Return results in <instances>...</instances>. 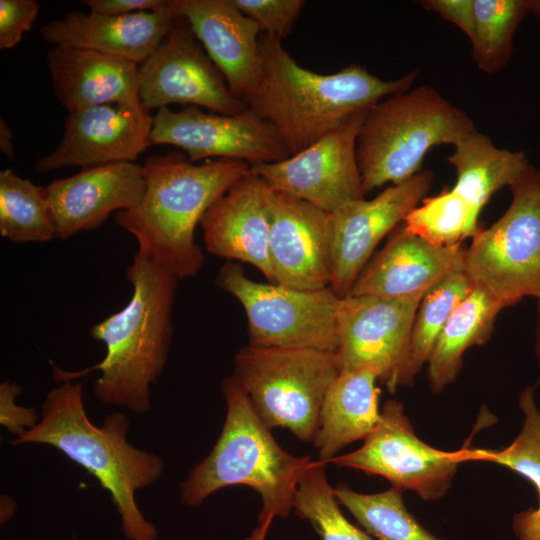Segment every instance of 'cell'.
Returning <instances> with one entry per match:
<instances>
[{"label": "cell", "mask_w": 540, "mask_h": 540, "mask_svg": "<svg viewBox=\"0 0 540 540\" xmlns=\"http://www.w3.org/2000/svg\"><path fill=\"white\" fill-rule=\"evenodd\" d=\"M45 187L56 237L64 240L100 227L113 212L136 206L145 180L142 165L121 162L82 168Z\"/></svg>", "instance_id": "cell-18"}, {"label": "cell", "mask_w": 540, "mask_h": 540, "mask_svg": "<svg viewBox=\"0 0 540 540\" xmlns=\"http://www.w3.org/2000/svg\"><path fill=\"white\" fill-rule=\"evenodd\" d=\"M22 391V387L8 380L0 384V422L10 433L16 437L34 427L38 418L34 408H26L15 403V398Z\"/></svg>", "instance_id": "cell-36"}, {"label": "cell", "mask_w": 540, "mask_h": 540, "mask_svg": "<svg viewBox=\"0 0 540 540\" xmlns=\"http://www.w3.org/2000/svg\"><path fill=\"white\" fill-rule=\"evenodd\" d=\"M139 96L149 110L184 104L234 115L248 107L230 90L182 16L175 19L155 52L139 65Z\"/></svg>", "instance_id": "cell-12"}, {"label": "cell", "mask_w": 540, "mask_h": 540, "mask_svg": "<svg viewBox=\"0 0 540 540\" xmlns=\"http://www.w3.org/2000/svg\"><path fill=\"white\" fill-rule=\"evenodd\" d=\"M370 369L340 372L330 386L320 411L313 441L319 460L327 462L348 444L365 439L380 418L376 386Z\"/></svg>", "instance_id": "cell-24"}, {"label": "cell", "mask_w": 540, "mask_h": 540, "mask_svg": "<svg viewBox=\"0 0 540 540\" xmlns=\"http://www.w3.org/2000/svg\"><path fill=\"white\" fill-rule=\"evenodd\" d=\"M472 285L465 271L455 272L438 281L423 296L410 339V366L414 376L427 364L442 329Z\"/></svg>", "instance_id": "cell-33"}, {"label": "cell", "mask_w": 540, "mask_h": 540, "mask_svg": "<svg viewBox=\"0 0 540 540\" xmlns=\"http://www.w3.org/2000/svg\"><path fill=\"white\" fill-rule=\"evenodd\" d=\"M273 519L274 517H269L265 521L259 523L246 540H265Z\"/></svg>", "instance_id": "cell-40"}, {"label": "cell", "mask_w": 540, "mask_h": 540, "mask_svg": "<svg viewBox=\"0 0 540 540\" xmlns=\"http://www.w3.org/2000/svg\"><path fill=\"white\" fill-rule=\"evenodd\" d=\"M0 150L9 159L15 158L13 133L3 118L0 119Z\"/></svg>", "instance_id": "cell-39"}, {"label": "cell", "mask_w": 540, "mask_h": 540, "mask_svg": "<svg viewBox=\"0 0 540 540\" xmlns=\"http://www.w3.org/2000/svg\"><path fill=\"white\" fill-rule=\"evenodd\" d=\"M524 414L522 428L513 442L504 449H469L468 461H486L502 465L530 480L537 488L539 505L517 513L512 522L518 540H540V409L533 388H526L519 397Z\"/></svg>", "instance_id": "cell-27"}, {"label": "cell", "mask_w": 540, "mask_h": 540, "mask_svg": "<svg viewBox=\"0 0 540 540\" xmlns=\"http://www.w3.org/2000/svg\"><path fill=\"white\" fill-rule=\"evenodd\" d=\"M217 285L243 306L249 345L336 352L342 298L330 288L301 290L249 279L243 267L227 261Z\"/></svg>", "instance_id": "cell-9"}, {"label": "cell", "mask_w": 540, "mask_h": 540, "mask_svg": "<svg viewBox=\"0 0 540 540\" xmlns=\"http://www.w3.org/2000/svg\"><path fill=\"white\" fill-rule=\"evenodd\" d=\"M431 171H420L370 200L354 201L332 214L333 275L330 288L347 297L378 243L426 198Z\"/></svg>", "instance_id": "cell-17"}, {"label": "cell", "mask_w": 540, "mask_h": 540, "mask_svg": "<svg viewBox=\"0 0 540 540\" xmlns=\"http://www.w3.org/2000/svg\"><path fill=\"white\" fill-rule=\"evenodd\" d=\"M479 215L452 188L424 198L405 218L404 228L438 246L460 245L481 229Z\"/></svg>", "instance_id": "cell-32"}, {"label": "cell", "mask_w": 540, "mask_h": 540, "mask_svg": "<svg viewBox=\"0 0 540 540\" xmlns=\"http://www.w3.org/2000/svg\"><path fill=\"white\" fill-rule=\"evenodd\" d=\"M125 278L133 289L129 302L90 330L92 338L105 344L104 358L76 372L54 366L53 375L57 382H65L99 370L93 394L100 402L144 414L151 407V386L167 362L178 279L139 253L126 268Z\"/></svg>", "instance_id": "cell-2"}, {"label": "cell", "mask_w": 540, "mask_h": 540, "mask_svg": "<svg viewBox=\"0 0 540 540\" xmlns=\"http://www.w3.org/2000/svg\"><path fill=\"white\" fill-rule=\"evenodd\" d=\"M129 427L120 412L106 416L102 426L94 425L86 414L82 383L65 381L47 393L38 423L10 444H46L60 450L109 492L127 539L157 540L156 528L138 509L135 494L160 478L164 461L131 445Z\"/></svg>", "instance_id": "cell-4"}, {"label": "cell", "mask_w": 540, "mask_h": 540, "mask_svg": "<svg viewBox=\"0 0 540 540\" xmlns=\"http://www.w3.org/2000/svg\"><path fill=\"white\" fill-rule=\"evenodd\" d=\"M89 12L102 15H125L174 9L175 0H81Z\"/></svg>", "instance_id": "cell-37"}, {"label": "cell", "mask_w": 540, "mask_h": 540, "mask_svg": "<svg viewBox=\"0 0 540 540\" xmlns=\"http://www.w3.org/2000/svg\"><path fill=\"white\" fill-rule=\"evenodd\" d=\"M0 235L14 243L47 242L56 230L46 187L0 172Z\"/></svg>", "instance_id": "cell-28"}, {"label": "cell", "mask_w": 540, "mask_h": 540, "mask_svg": "<svg viewBox=\"0 0 540 540\" xmlns=\"http://www.w3.org/2000/svg\"><path fill=\"white\" fill-rule=\"evenodd\" d=\"M476 128L472 119L434 87L420 85L387 97L364 117L356 156L364 194L422 171L434 146H455Z\"/></svg>", "instance_id": "cell-6"}, {"label": "cell", "mask_w": 540, "mask_h": 540, "mask_svg": "<svg viewBox=\"0 0 540 540\" xmlns=\"http://www.w3.org/2000/svg\"><path fill=\"white\" fill-rule=\"evenodd\" d=\"M150 140L180 148L194 163L213 157L271 163L290 156L276 128L250 107L234 115L163 107L153 116Z\"/></svg>", "instance_id": "cell-13"}, {"label": "cell", "mask_w": 540, "mask_h": 540, "mask_svg": "<svg viewBox=\"0 0 540 540\" xmlns=\"http://www.w3.org/2000/svg\"><path fill=\"white\" fill-rule=\"evenodd\" d=\"M235 6L255 21L264 34L280 40L291 32L305 6L303 0H233Z\"/></svg>", "instance_id": "cell-34"}, {"label": "cell", "mask_w": 540, "mask_h": 540, "mask_svg": "<svg viewBox=\"0 0 540 540\" xmlns=\"http://www.w3.org/2000/svg\"><path fill=\"white\" fill-rule=\"evenodd\" d=\"M421 5L460 28L468 38L474 25V0H425Z\"/></svg>", "instance_id": "cell-38"}, {"label": "cell", "mask_w": 540, "mask_h": 540, "mask_svg": "<svg viewBox=\"0 0 540 540\" xmlns=\"http://www.w3.org/2000/svg\"><path fill=\"white\" fill-rule=\"evenodd\" d=\"M38 12L39 4L34 0H0V49L17 46Z\"/></svg>", "instance_id": "cell-35"}, {"label": "cell", "mask_w": 540, "mask_h": 540, "mask_svg": "<svg viewBox=\"0 0 540 540\" xmlns=\"http://www.w3.org/2000/svg\"><path fill=\"white\" fill-rule=\"evenodd\" d=\"M530 13L540 19V0H532Z\"/></svg>", "instance_id": "cell-42"}, {"label": "cell", "mask_w": 540, "mask_h": 540, "mask_svg": "<svg viewBox=\"0 0 540 540\" xmlns=\"http://www.w3.org/2000/svg\"><path fill=\"white\" fill-rule=\"evenodd\" d=\"M267 203L274 283L301 290L330 287L333 275L332 214L272 188Z\"/></svg>", "instance_id": "cell-15"}, {"label": "cell", "mask_w": 540, "mask_h": 540, "mask_svg": "<svg viewBox=\"0 0 540 540\" xmlns=\"http://www.w3.org/2000/svg\"><path fill=\"white\" fill-rule=\"evenodd\" d=\"M423 294L404 298L349 295L338 312L340 372L370 369L389 392L411 385L410 339Z\"/></svg>", "instance_id": "cell-10"}, {"label": "cell", "mask_w": 540, "mask_h": 540, "mask_svg": "<svg viewBox=\"0 0 540 540\" xmlns=\"http://www.w3.org/2000/svg\"><path fill=\"white\" fill-rule=\"evenodd\" d=\"M175 4L230 90L246 103L261 75L258 24L233 0H175Z\"/></svg>", "instance_id": "cell-20"}, {"label": "cell", "mask_w": 540, "mask_h": 540, "mask_svg": "<svg viewBox=\"0 0 540 540\" xmlns=\"http://www.w3.org/2000/svg\"><path fill=\"white\" fill-rule=\"evenodd\" d=\"M164 540H169V539H164Z\"/></svg>", "instance_id": "cell-43"}, {"label": "cell", "mask_w": 540, "mask_h": 540, "mask_svg": "<svg viewBox=\"0 0 540 540\" xmlns=\"http://www.w3.org/2000/svg\"><path fill=\"white\" fill-rule=\"evenodd\" d=\"M269 189L250 170L210 206L199 225L209 253L249 263L274 283L269 254Z\"/></svg>", "instance_id": "cell-19"}, {"label": "cell", "mask_w": 540, "mask_h": 540, "mask_svg": "<svg viewBox=\"0 0 540 540\" xmlns=\"http://www.w3.org/2000/svg\"><path fill=\"white\" fill-rule=\"evenodd\" d=\"M468 462V449H436L414 432L401 402H385L375 428L363 445L328 463L387 479L393 487L412 490L424 500H438L451 486L458 466Z\"/></svg>", "instance_id": "cell-11"}, {"label": "cell", "mask_w": 540, "mask_h": 540, "mask_svg": "<svg viewBox=\"0 0 540 540\" xmlns=\"http://www.w3.org/2000/svg\"><path fill=\"white\" fill-rule=\"evenodd\" d=\"M532 0H474L469 38L477 67L489 74L503 69L512 56L515 31L531 11Z\"/></svg>", "instance_id": "cell-30"}, {"label": "cell", "mask_w": 540, "mask_h": 540, "mask_svg": "<svg viewBox=\"0 0 540 540\" xmlns=\"http://www.w3.org/2000/svg\"><path fill=\"white\" fill-rule=\"evenodd\" d=\"M334 490L340 505L377 540H442L407 510L402 489L392 486L384 492L363 494L340 483Z\"/></svg>", "instance_id": "cell-29"}, {"label": "cell", "mask_w": 540, "mask_h": 540, "mask_svg": "<svg viewBox=\"0 0 540 540\" xmlns=\"http://www.w3.org/2000/svg\"><path fill=\"white\" fill-rule=\"evenodd\" d=\"M57 147L39 158V173L134 162L151 146L153 116L141 102L110 103L69 112Z\"/></svg>", "instance_id": "cell-16"}, {"label": "cell", "mask_w": 540, "mask_h": 540, "mask_svg": "<svg viewBox=\"0 0 540 540\" xmlns=\"http://www.w3.org/2000/svg\"><path fill=\"white\" fill-rule=\"evenodd\" d=\"M366 112L303 151L271 163L250 164L270 188L304 200L328 213L362 200L361 176L357 163V137Z\"/></svg>", "instance_id": "cell-14"}, {"label": "cell", "mask_w": 540, "mask_h": 540, "mask_svg": "<svg viewBox=\"0 0 540 540\" xmlns=\"http://www.w3.org/2000/svg\"><path fill=\"white\" fill-rule=\"evenodd\" d=\"M142 168V198L116 212L115 224L135 237L137 253L177 279L194 277L205 260L195 229L210 206L250 172V164L229 158L195 164L184 152L170 151L148 157Z\"/></svg>", "instance_id": "cell-3"}, {"label": "cell", "mask_w": 540, "mask_h": 540, "mask_svg": "<svg viewBox=\"0 0 540 540\" xmlns=\"http://www.w3.org/2000/svg\"><path fill=\"white\" fill-rule=\"evenodd\" d=\"M179 13L176 9L125 15L67 13L40 33L53 46L95 50L142 64L160 46Z\"/></svg>", "instance_id": "cell-22"}, {"label": "cell", "mask_w": 540, "mask_h": 540, "mask_svg": "<svg viewBox=\"0 0 540 540\" xmlns=\"http://www.w3.org/2000/svg\"><path fill=\"white\" fill-rule=\"evenodd\" d=\"M538 314H539V319H538V326H537L535 351H536L538 363L540 365V299H538Z\"/></svg>", "instance_id": "cell-41"}, {"label": "cell", "mask_w": 540, "mask_h": 540, "mask_svg": "<svg viewBox=\"0 0 540 540\" xmlns=\"http://www.w3.org/2000/svg\"><path fill=\"white\" fill-rule=\"evenodd\" d=\"M221 390L226 401L221 434L181 483V501L198 506L217 490L246 485L261 497L259 523L269 517L286 518L311 457L293 456L275 441L234 374L223 380Z\"/></svg>", "instance_id": "cell-5"}, {"label": "cell", "mask_w": 540, "mask_h": 540, "mask_svg": "<svg viewBox=\"0 0 540 540\" xmlns=\"http://www.w3.org/2000/svg\"><path fill=\"white\" fill-rule=\"evenodd\" d=\"M504 308L486 290L472 285L453 310L428 358V381L432 392H442L456 379L464 353L472 346L487 342L497 315Z\"/></svg>", "instance_id": "cell-25"}, {"label": "cell", "mask_w": 540, "mask_h": 540, "mask_svg": "<svg viewBox=\"0 0 540 540\" xmlns=\"http://www.w3.org/2000/svg\"><path fill=\"white\" fill-rule=\"evenodd\" d=\"M59 103L69 112L110 103H138L139 65L91 49L54 46L46 55Z\"/></svg>", "instance_id": "cell-23"}, {"label": "cell", "mask_w": 540, "mask_h": 540, "mask_svg": "<svg viewBox=\"0 0 540 540\" xmlns=\"http://www.w3.org/2000/svg\"><path fill=\"white\" fill-rule=\"evenodd\" d=\"M234 363V375L267 427L314 441L324 398L340 374L336 352L248 345Z\"/></svg>", "instance_id": "cell-7"}, {"label": "cell", "mask_w": 540, "mask_h": 540, "mask_svg": "<svg viewBox=\"0 0 540 540\" xmlns=\"http://www.w3.org/2000/svg\"><path fill=\"white\" fill-rule=\"evenodd\" d=\"M446 160L456 171L452 189L478 215L493 194L509 187L529 165L523 152L498 148L476 129L455 145Z\"/></svg>", "instance_id": "cell-26"}, {"label": "cell", "mask_w": 540, "mask_h": 540, "mask_svg": "<svg viewBox=\"0 0 540 540\" xmlns=\"http://www.w3.org/2000/svg\"><path fill=\"white\" fill-rule=\"evenodd\" d=\"M512 200L465 252V272L506 308L540 299V170L529 164L509 186Z\"/></svg>", "instance_id": "cell-8"}, {"label": "cell", "mask_w": 540, "mask_h": 540, "mask_svg": "<svg viewBox=\"0 0 540 540\" xmlns=\"http://www.w3.org/2000/svg\"><path fill=\"white\" fill-rule=\"evenodd\" d=\"M261 75L246 101L281 136L290 156L367 112L381 100L412 88L417 72L391 81L351 64L333 74L300 66L277 37H259Z\"/></svg>", "instance_id": "cell-1"}, {"label": "cell", "mask_w": 540, "mask_h": 540, "mask_svg": "<svg viewBox=\"0 0 540 540\" xmlns=\"http://www.w3.org/2000/svg\"><path fill=\"white\" fill-rule=\"evenodd\" d=\"M325 466L320 460H312L304 470L293 497V510L312 524L322 540H374L341 512Z\"/></svg>", "instance_id": "cell-31"}, {"label": "cell", "mask_w": 540, "mask_h": 540, "mask_svg": "<svg viewBox=\"0 0 540 540\" xmlns=\"http://www.w3.org/2000/svg\"><path fill=\"white\" fill-rule=\"evenodd\" d=\"M465 252L461 245H434L402 225L366 264L349 295L395 299L426 293L447 275L465 271Z\"/></svg>", "instance_id": "cell-21"}]
</instances>
